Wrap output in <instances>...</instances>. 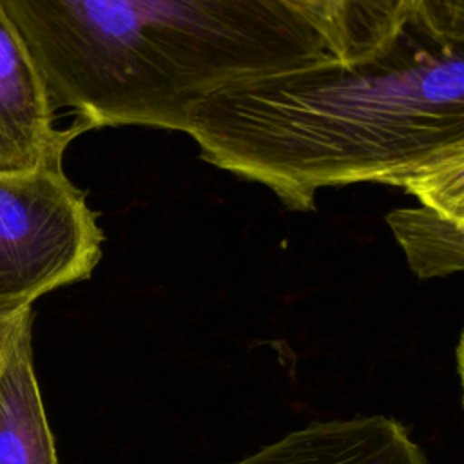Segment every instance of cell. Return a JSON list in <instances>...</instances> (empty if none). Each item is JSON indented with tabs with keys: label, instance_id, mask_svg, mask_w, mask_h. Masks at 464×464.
Segmentation results:
<instances>
[{
	"label": "cell",
	"instance_id": "52a82bcc",
	"mask_svg": "<svg viewBox=\"0 0 464 464\" xmlns=\"http://www.w3.org/2000/svg\"><path fill=\"white\" fill-rule=\"evenodd\" d=\"M386 221L417 277H446L462 270L464 221L422 205L395 208Z\"/></svg>",
	"mask_w": 464,
	"mask_h": 464
},
{
	"label": "cell",
	"instance_id": "30bf717a",
	"mask_svg": "<svg viewBox=\"0 0 464 464\" xmlns=\"http://www.w3.org/2000/svg\"><path fill=\"white\" fill-rule=\"evenodd\" d=\"M33 321L31 308L22 310L13 315H0V375L4 372V366L7 362V357L11 353V348L20 334V330Z\"/></svg>",
	"mask_w": 464,
	"mask_h": 464
},
{
	"label": "cell",
	"instance_id": "5b68a950",
	"mask_svg": "<svg viewBox=\"0 0 464 464\" xmlns=\"http://www.w3.org/2000/svg\"><path fill=\"white\" fill-rule=\"evenodd\" d=\"M230 464H428L395 419L372 415L312 422Z\"/></svg>",
	"mask_w": 464,
	"mask_h": 464
},
{
	"label": "cell",
	"instance_id": "7a4b0ae2",
	"mask_svg": "<svg viewBox=\"0 0 464 464\" xmlns=\"http://www.w3.org/2000/svg\"><path fill=\"white\" fill-rule=\"evenodd\" d=\"M74 123L187 132L214 92L364 49L288 0H0Z\"/></svg>",
	"mask_w": 464,
	"mask_h": 464
},
{
	"label": "cell",
	"instance_id": "ba28073f",
	"mask_svg": "<svg viewBox=\"0 0 464 464\" xmlns=\"http://www.w3.org/2000/svg\"><path fill=\"white\" fill-rule=\"evenodd\" d=\"M392 13L440 44H464V0H392Z\"/></svg>",
	"mask_w": 464,
	"mask_h": 464
},
{
	"label": "cell",
	"instance_id": "3957f363",
	"mask_svg": "<svg viewBox=\"0 0 464 464\" xmlns=\"http://www.w3.org/2000/svg\"><path fill=\"white\" fill-rule=\"evenodd\" d=\"M102 245L98 216L63 167L0 176V315L87 279Z\"/></svg>",
	"mask_w": 464,
	"mask_h": 464
},
{
	"label": "cell",
	"instance_id": "8992f818",
	"mask_svg": "<svg viewBox=\"0 0 464 464\" xmlns=\"http://www.w3.org/2000/svg\"><path fill=\"white\" fill-rule=\"evenodd\" d=\"M31 323L20 330L0 375V464H58L33 366Z\"/></svg>",
	"mask_w": 464,
	"mask_h": 464
},
{
	"label": "cell",
	"instance_id": "9c48e42d",
	"mask_svg": "<svg viewBox=\"0 0 464 464\" xmlns=\"http://www.w3.org/2000/svg\"><path fill=\"white\" fill-rule=\"evenodd\" d=\"M301 9L312 13L324 24H328L341 36L350 40L357 47H366L372 40L375 27L364 22H381L388 13L377 14L375 4L379 0H288Z\"/></svg>",
	"mask_w": 464,
	"mask_h": 464
},
{
	"label": "cell",
	"instance_id": "6da1fadb",
	"mask_svg": "<svg viewBox=\"0 0 464 464\" xmlns=\"http://www.w3.org/2000/svg\"><path fill=\"white\" fill-rule=\"evenodd\" d=\"M201 158L308 212L328 187H399L464 221V44L392 13L352 60L225 87L194 111Z\"/></svg>",
	"mask_w": 464,
	"mask_h": 464
},
{
	"label": "cell",
	"instance_id": "277c9868",
	"mask_svg": "<svg viewBox=\"0 0 464 464\" xmlns=\"http://www.w3.org/2000/svg\"><path fill=\"white\" fill-rule=\"evenodd\" d=\"M83 130L54 125L44 83L0 9V176L62 167L67 145Z\"/></svg>",
	"mask_w": 464,
	"mask_h": 464
}]
</instances>
